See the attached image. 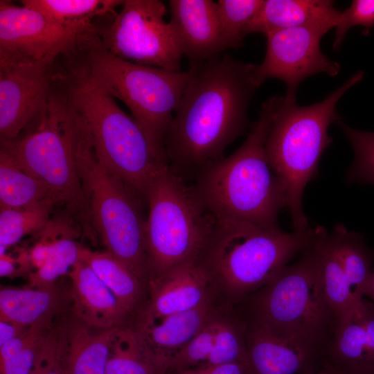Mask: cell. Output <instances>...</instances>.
Segmentation results:
<instances>
[{
  "label": "cell",
  "mask_w": 374,
  "mask_h": 374,
  "mask_svg": "<svg viewBox=\"0 0 374 374\" xmlns=\"http://www.w3.org/2000/svg\"><path fill=\"white\" fill-rule=\"evenodd\" d=\"M52 328V323L39 325L30 341L21 350L0 362V374H30Z\"/></svg>",
  "instance_id": "obj_37"
},
{
  "label": "cell",
  "mask_w": 374,
  "mask_h": 374,
  "mask_svg": "<svg viewBox=\"0 0 374 374\" xmlns=\"http://www.w3.org/2000/svg\"><path fill=\"white\" fill-rule=\"evenodd\" d=\"M88 78L131 112L153 144L165 153L163 140L190 78V71H171L121 59L96 39L82 51Z\"/></svg>",
  "instance_id": "obj_10"
},
{
  "label": "cell",
  "mask_w": 374,
  "mask_h": 374,
  "mask_svg": "<svg viewBox=\"0 0 374 374\" xmlns=\"http://www.w3.org/2000/svg\"><path fill=\"white\" fill-rule=\"evenodd\" d=\"M64 231L55 242L54 251L51 258L42 267L29 273L30 287H42L55 285L60 276L69 274L80 260L81 245L73 240L69 232L64 233Z\"/></svg>",
  "instance_id": "obj_31"
},
{
  "label": "cell",
  "mask_w": 374,
  "mask_h": 374,
  "mask_svg": "<svg viewBox=\"0 0 374 374\" xmlns=\"http://www.w3.org/2000/svg\"><path fill=\"white\" fill-rule=\"evenodd\" d=\"M66 330L49 331L30 374H68Z\"/></svg>",
  "instance_id": "obj_35"
},
{
  "label": "cell",
  "mask_w": 374,
  "mask_h": 374,
  "mask_svg": "<svg viewBox=\"0 0 374 374\" xmlns=\"http://www.w3.org/2000/svg\"><path fill=\"white\" fill-rule=\"evenodd\" d=\"M364 296H367L371 298L374 303V271H373L371 275Z\"/></svg>",
  "instance_id": "obj_40"
},
{
  "label": "cell",
  "mask_w": 374,
  "mask_h": 374,
  "mask_svg": "<svg viewBox=\"0 0 374 374\" xmlns=\"http://www.w3.org/2000/svg\"><path fill=\"white\" fill-rule=\"evenodd\" d=\"M105 374H165L149 356L132 325L121 328L114 340Z\"/></svg>",
  "instance_id": "obj_29"
},
{
  "label": "cell",
  "mask_w": 374,
  "mask_h": 374,
  "mask_svg": "<svg viewBox=\"0 0 374 374\" xmlns=\"http://www.w3.org/2000/svg\"><path fill=\"white\" fill-rule=\"evenodd\" d=\"M301 374H334L332 371L326 369V368H320L317 370H312L306 371L304 373H302Z\"/></svg>",
  "instance_id": "obj_41"
},
{
  "label": "cell",
  "mask_w": 374,
  "mask_h": 374,
  "mask_svg": "<svg viewBox=\"0 0 374 374\" xmlns=\"http://www.w3.org/2000/svg\"><path fill=\"white\" fill-rule=\"evenodd\" d=\"M319 226L291 233L249 223L217 220L197 262L211 290L233 307L269 283L298 253L311 245Z\"/></svg>",
  "instance_id": "obj_4"
},
{
  "label": "cell",
  "mask_w": 374,
  "mask_h": 374,
  "mask_svg": "<svg viewBox=\"0 0 374 374\" xmlns=\"http://www.w3.org/2000/svg\"><path fill=\"white\" fill-rule=\"evenodd\" d=\"M364 77L357 71L323 100L299 106L296 99L285 98L267 136V161L282 183L287 206L295 231L309 228L303 208L307 184L317 175L320 159L332 139L328 127L339 118L337 103L343 95Z\"/></svg>",
  "instance_id": "obj_6"
},
{
  "label": "cell",
  "mask_w": 374,
  "mask_h": 374,
  "mask_svg": "<svg viewBox=\"0 0 374 374\" xmlns=\"http://www.w3.org/2000/svg\"><path fill=\"white\" fill-rule=\"evenodd\" d=\"M224 306L213 293L193 309L155 319L135 318L132 326L149 356L166 374L170 359Z\"/></svg>",
  "instance_id": "obj_15"
},
{
  "label": "cell",
  "mask_w": 374,
  "mask_h": 374,
  "mask_svg": "<svg viewBox=\"0 0 374 374\" xmlns=\"http://www.w3.org/2000/svg\"><path fill=\"white\" fill-rule=\"evenodd\" d=\"M159 0H125L107 25L96 29L98 44L136 64L181 71L183 54Z\"/></svg>",
  "instance_id": "obj_11"
},
{
  "label": "cell",
  "mask_w": 374,
  "mask_h": 374,
  "mask_svg": "<svg viewBox=\"0 0 374 374\" xmlns=\"http://www.w3.org/2000/svg\"><path fill=\"white\" fill-rule=\"evenodd\" d=\"M76 166L87 201L91 222L109 252L126 264L148 288L145 220L135 190L97 161L86 132L75 114Z\"/></svg>",
  "instance_id": "obj_9"
},
{
  "label": "cell",
  "mask_w": 374,
  "mask_h": 374,
  "mask_svg": "<svg viewBox=\"0 0 374 374\" xmlns=\"http://www.w3.org/2000/svg\"><path fill=\"white\" fill-rule=\"evenodd\" d=\"M317 251L321 282L324 295L339 324L355 311L362 300H357L344 270L328 237V231L319 226L313 242Z\"/></svg>",
  "instance_id": "obj_24"
},
{
  "label": "cell",
  "mask_w": 374,
  "mask_h": 374,
  "mask_svg": "<svg viewBox=\"0 0 374 374\" xmlns=\"http://www.w3.org/2000/svg\"><path fill=\"white\" fill-rule=\"evenodd\" d=\"M245 325L248 363L253 374H301L322 368L319 359L309 351Z\"/></svg>",
  "instance_id": "obj_19"
},
{
  "label": "cell",
  "mask_w": 374,
  "mask_h": 374,
  "mask_svg": "<svg viewBox=\"0 0 374 374\" xmlns=\"http://www.w3.org/2000/svg\"><path fill=\"white\" fill-rule=\"evenodd\" d=\"M53 80L45 110L22 136L1 141L28 175L43 182L57 205L78 220L85 233L92 224L87 199L77 169L74 151L75 114L66 81Z\"/></svg>",
  "instance_id": "obj_7"
},
{
  "label": "cell",
  "mask_w": 374,
  "mask_h": 374,
  "mask_svg": "<svg viewBox=\"0 0 374 374\" xmlns=\"http://www.w3.org/2000/svg\"><path fill=\"white\" fill-rule=\"evenodd\" d=\"M56 205L53 199H46L21 207H0V247L7 249L24 236L42 232Z\"/></svg>",
  "instance_id": "obj_28"
},
{
  "label": "cell",
  "mask_w": 374,
  "mask_h": 374,
  "mask_svg": "<svg viewBox=\"0 0 374 374\" xmlns=\"http://www.w3.org/2000/svg\"><path fill=\"white\" fill-rule=\"evenodd\" d=\"M64 76L71 103L98 163L145 197L165 153L140 124L110 95L94 84L80 66Z\"/></svg>",
  "instance_id": "obj_5"
},
{
  "label": "cell",
  "mask_w": 374,
  "mask_h": 374,
  "mask_svg": "<svg viewBox=\"0 0 374 374\" xmlns=\"http://www.w3.org/2000/svg\"><path fill=\"white\" fill-rule=\"evenodd\" d=\"M332 28L311 24L267 33L266 53L256 70L259 84L269 78L278 79L286 84L285 98L296 99L298 87L308 77L321 73L337 75L339 64L325 55L320 46L322 37Z\"/></svg>",
  "instance_id": "obj_13"
},
{
  "label": "cell",
  "mask_w": 374,
  "mask_h": 374,
  "mask_svg": "<svg viewBox=\"0 0 374 374\" xmlns=\"http://www.w3.org/2000/svg\"><path fill=\"white\" fill-rule=\"evenodd\" d=\"M61 303L60 293L55 285L42 287H1L0 319L27 328L52 323Z\"/></svg>",
  "instance_id": "obj_21"
},
{
  "label": "cell",
  "mask_w": 374,
  "mask_h": 374,
  "mask_svg": "<svg viewBox=\"0 0 374 374\" xmlns=\"http://www.w3.org/2000/svg\"><path fill=\"white\" fill-rule=\"evenodd\" d=\"M172 374H253L248 363H230L200 366Z\"/></svg>",
  "instance_id": "obj_38"
},
{
  "label": "cell",
  "mask_w": 374,
  "mask_h": 374,
  "mask_svg": "<svg viewBox=\"0 0 374 374\" xmlns=\"http://www.w3.org/2000/svg\"><path fill=\"white\" fill-rule=\"evenodd\" d=\"M332 244L355 298L360 301L365 295L370 279L374 253L366 246L363 237L337 224L328 231Z\"/></svg>",
  "instance_id": "obj_25"
},
{
  "label": "cell",
  "mask_w": 374,
  "mask_h": 374,
  "mask_svg": "<svg viewBox=\"0 0 374 374\" xmlns=\"http://www.w3.org/2000/svg\"><path fill=\"white\" fill-rule=\"evenodd\" d=\"M119 0H23L21 5L34 9L61 24L96 34L93 21L114 14Z\"/></svg>",
  "instance_id": "obj_26"
},
{
  "label": "cell",
  "mask_w": 374,
  "mask_h": 374,
  "mask_svg": "<svg viewBox=\"0 0 374 374\" xmlns=\"http://www.w3.org/2000/svg\"><path fill=\"white\" fill-rule=\"evenodd\" d=\"M230 363H248L246 325L233 307L224 311L213 348L202 366Z\"/></svg>",
  "instance_id": "obj_30"
},
{
  "label": "cell",
  "mask_w": 374,
  "mask_h": 374,
  "mask_svg": "<svg viewBox=\"0 0 374 374\" xmlns=\"http://www.w3.org/2000/svg\"><path fill=\"white\" fill-rule=\"evenodd\" d=\"M120 328L96 330L79 321L66 330L67 373L105 374L112 346Z\"/></svg>",
  "instance_id": "obj_23"
},
{
  "label": "cell",
  "mask_w": 374,
  "mask_h": 374,
  "mask_svg": "<svg viewBox=\"0 0 374 374\" xmlns=\"http://www.w3.org/2000/svg\"><path fill=\"white\" fill-rule=\"evenodd\" d=\"M341 11L328 0H264L245 27L246 36L311 24L335 27Z\"/></svg>",
  "instance_id": "obj_20"
},
{
  "label": "cell",
  "mask_w": 374,
  "mask_h": 374,
  "mask_svg": "<svg viewBox=\"0 0 374 374\" xmlns=\"http://www.w3.org/2000/svg\"><path fill=\"white\" fill-rule=\"evenodd\" d=\"M30 328L0 319V346L11 339L24 335Z\"/></svg>",
  "instance_id": "obj_39"
},
{
  "label": "cell",
  "mask_w": 374,
  "mask_h": 374,
  "mask_svg": "<svg viewBox=\"0 0 374 374\" xmlns=\"http://www.w3.org/2000/svg\"><path fill=\"white\" fill-rule=\"evenodd\" d=\"M80 260L90 267L134 319L148 296V288L139 276L107 251H95L81 246Z\"/></svg>",
  "instance_id": "obj_22"
},
{
  "label": "cell",
  "mask_w": 374,
  "mask_h": 374,
  "mask_svg": "<svg viewBox=\"0 0 374 374\" xmlns=\"http://www.w3.org/2000/svg\"><path fill=\"white\" fill-rule=\"evenodd\" d=\"M169 21L183 54L190 65L205 63L226 50L217 2L211 0H170Z\"/></svg>",
  "instance_id": "obj_16"
},
{
  "label": "cell",
  "mask_w": 374,
  "mask_h": 374,
  "mask_svg": "<svg viewBox=\"0 0 374 374\" xmlns=\"http://www.w3.org/2000/svg\"><path fill=\"white\" fill-rule=\"evenodd\" d=\"M228 306L219 310L203 328L169 362L166 374L202 366L213 348L222 315Z\"/></svg>",
  "instance_id": "obj_33"
},
{
  "label": "cell",
  "mask_w": 374,
  "mask_h": 374,
  "mask_svg": "<svg viewBox=\"0 0 374 374\" xmlns=\"http://www.w3.org/2000/svg\"><path fill=\"white\" fill-rule=\"evenodd\" d=\"M335 123L349 140L355 153L354 161L346 174V181L374 185V132L354 129L340 118Z\"/></svg>",
  "instance_id": "obj_34"
},
{
  "label": "cell",
  "mask_w": 374,
  "mask_h": 374,
  "mask_svg": "<svg viewBox=\"0 0 374 374\" xmlns=\"http://www.w3.org/2000/svg\"><path fill=\"white\" fill-rule=\"evenodd\" d=\"M374 26V0H354L350 6L341 12L335 26L333 48L338 51L348 31L355 26L364 28L367 35Z\"/></svg>",
  "instance_id": "obj_36"
},
{
  "label": "cell",
  "mask_w": 374,
  "mask_h": 374,
  "mask_svg": "<svg viewBox=\"0 0 374 374\" xmlns=\"http://www.w3.org/2000/svg\"><path fill=\"white\" fill-rule=\"evenodd\" d=\"M233 308L245 324L303 348L321 364L339 325L324 295L313 243Z\"/></svg>",
  "instance_id": "obj_3"
},
{
  "label": "cell",
  "mask_w": 374,
  "mask_h": 374,
  "mask_svg": "<svg viewBox=\"0 0 374 374\" xmlns=\"http://www.w3.org/2000/svg\"><path fill=\"white\" fill-rule=\"evenodd\" d=\"M94 36L34 9L0 1V60H55L82 51Z\"/></svg>",
  "instance_id": "obj_12"
},
{
  "label": "cell",
  "mask_w": 374,
  "mask_h": 374,
  "mask_svg": "<svg viewBox=\"0 0 374 374\" xmlns=\"http://www.w3.org/2000/svg\"><path fill=\"white\" fill-rule=\"evenodd\" d=\"M145 199L148 215L144 240L149 283L178 266L197 261L215 219L193 187L168 163L157 170Z\"/></svg>",
  "instance_id": "obj_8"
},
{
  "label": "cell",
  "mask_w": 374,
  "mask_h": 374,
  "mask_svg": "<svg viewBox=\"0 0 374 374\" xmlns=\"http://www.w3.org/2000/svg\"><path fill=\"white\" fill-rule=\"evenodd\" d=\"M256 66L226 54L191 66L163 140L168 163L177 174L195 177L244 133L250 102L261 86Z\"/></svg>",
  "instance_id": "obj_1"
},
{
  "label": "cell",
  "mask_w": 374,
  "mask_h": 374,
  "mask_svg": "<svg viewBox=\"0 0 374 374\" xmlns=\"http://www.w3.org/2000/svg\"><path fill=\"white\" fill-rule=\"evenodd\" d=\"M263 0H219L217 13L226 49L242 46L246 26L261 7Z\"/></svg>",
  "instance_id": "obj_32"
},
{
  "label": "cell",
  "mask_w": 374,
  "mask_h": 374,
  "mask_svg": "<svg viewBox=\"0 0 374 374\" xmlns=\"http://www.w3.org/2000/svg\"><path fill=\"white\" fill-rule=\"evenodd\" d=\"M283 99L274 96L265 101L244 143L195 177L193 187L215 220L280 229L278 220L287 206L286 193L267 161L265 145Z\"/></svg>",
  "instance_id": "obj_2"
},
{
  "label": "cell",
  "mask_w": 374,
  "mask_h": 374,
  "mask_svg": "<svg viewBox=\"0 0 374 374\" xmlns=\"http://www.w3.org/2000/svg\"><path fill=\"white\" fill-rule=\"evenodd\" d=\"M53 60H0V141L16 139L46 109Z\"/></svg>",
  "instance_id": "obj_14"
},
{
  "label": "cell",
  "mask_w": 374,
  "mask_h": 374,
  "mask_svg": "<svg viewBox=\"0 0 374 374\" xmlns=\"http://www.w3.org/2000/svg\"><path fill=\"white\" fill-rule=\"evenodd\" d=\"M68 275L73 309L79 321L96 330L132 323V315L87 263L79 260Z\"/></svg>",
  "instance_id": "obj_18"
},
{
  "label": "cell",
  "mask_w": 374,
  "mask_h": 374,
  "mask_svg": "<svg viewBox=\"0 0 374 374\" xmlns=\"http://www.w3.org/2000/svg\"><path fill=\"white\" fill-rule=\"evenodd\" d=\"M46 199H53L48 188L0 149V207H21Z\"/></svg>",
  "instance_id": "obj_27"
},
{
  "label": "cell",
  "mask_w": 374,
  "mask_h": 374,
  "mask_svg": "<svg viewBox=\"0 0 374 374\" xmlns=\"http://www.w3.org/2000/svg\"><path fill=\"white\" fill-rule=\"evenodd\" d=\"M213 293L199 262L186 263L149 282L146 302L135 318L155 319L188 311L202 304Z\"/></svg>",
  "instance_id": "obj_17"
}]
</instances>
